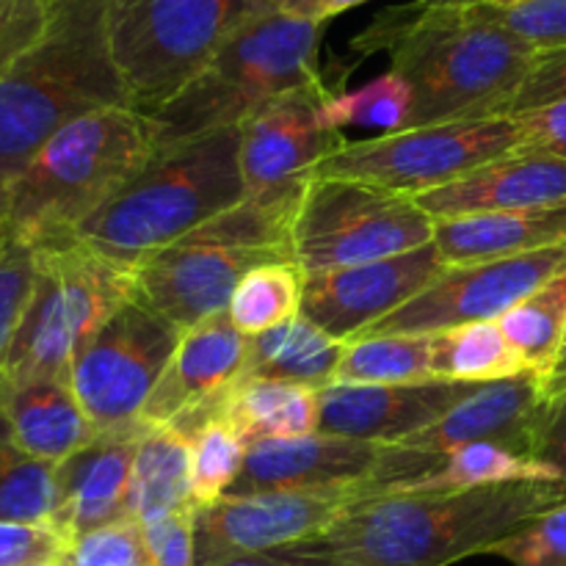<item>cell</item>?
<instances>
[{"label": "cell", "instance_id": "34", "mask_svg": "<svg viewBox=\"0 0 566 566\" xmlns=\"http://www.w3.org/2000/svg\"><path fill=\"white\" fill-rule=\"evenodd\" d=\"M409 111H412L409 86L396 72H385L354 92L332 94L324 105V119L337 133L343 127H374L385 136V133L407 130Z\"/></svg>", "mask_w": 566, "mask_h": 566}, {"label": "cell", "instance_id": "44", "mask_svg": "<svg viewBox=\"0 0 566 566\" xmlns=\"http://www.w3.org/2000/svg\"><path fill=\"white\" fill-rule=\"evenodd\" d=\"M514 119L523 133L520 153H551L566 158V103L525 111Z\"/></svg>", "mask_w": 566, "mask_h": 566}, {"label": "cell", "instance_id": "37", "mask_svg": "<svg viewBox=\"0 0 566 566\" xmlns=\"http://www.w3.org/2000/svg\"><path fill=\"white\" fill-rule=\"evenodd\" d=\"M479 11L539 53L566 48V0H509Z\"/></svg>", "mask_w": 566, "mask_h": 566}, {"label": "cell", "instance_id": "7", "mask_svg": "<svg viewBox=\"0 0 566 566\" xmlns=\"http://www.w3.org/2000/svg\"><path fill=\"white\" fill-rule=\"evenodd\" d=\"M238 149L241 127L158 149L130 186L75 235L105 258L136 269L147 254L180 241L247 199Z\"/></svg>", "mask_w": 566, "mask_h": 566}, {"label": "cell", "instance_id": "32", "mask_svg": "<svg viewBox=\"0 0 566 566\" xmlns=\"http://www.w3.org/2000/svg\"><path fill=\"white\" fill-rule=\"evenodd\" d=\"M304 274L296 263H265L238 282L227 313L241 335L254 337L302 315Z\"/></svg>", "mask_w": 566, "mask_h": 566}, {"label": "cell", "instance_id": "46", "mask_svg": "<svg viewBox=\"0 0 566 566\" xmlns=\"http://www.w3.org/2000/svg\"><path fill=\"white\" fill-rule=\"evenodd\" d=\"M271 11H280L287 17H302V20H321V9H324V0H265Z\"/></svg>", "mask_w": 566, "mask_h": 566}, {"label": "cell", "instance_id": "21", "mask_svg": "<svg viewBox=\"0 0 566 566\" xmlns=\"http://www.w3.org/2000/svg\"><path fill=\"white\" fill-rule=\"evenodd\" d=\"M142 434H97L86 448L55 464V514L50 528L72 542L127 517L133 459Z\"/></svg>", "mask_w": 566, "mask_h": 566}, {"label": "cell", "instance_id": "54", "mask_svg": "<svg viewBox=\"0 0 566 566\" xmlns=\"http://www.w3.org/2000/svg\"><path fill=\"white\" fill-rule=\"evenodd\" d=\"M53 566H59V564H53Z\"/></svg>", "mask_w": 566, "mask_h": 566}, {"label": "cell", "instance_id": "11", "mask_svg": "<svg viewBox=\"0 0 566 566\" xmlns=\"http://www.w3.org/2000/svg\"><path fill=\"white\" fill-rule=\"evenodd\" d=\"M520 149L523 133L514 116H481L346 142L310 177H346L415 199Z\"/></svg>", "mask_w": 566, "mask_h": 566}, {"label": "cell", "instance_id": "18", "mask_svg": "<svg viewBox=\"0 0 566 566\" xmlns=\"http://www.w3.org/2000/svg\"><path fill=\"white\" fill-rule=\"evenodd\" d=\"M547 403H551V392H547V381L539 376L523 374L514 379L492 381V385L475 387V392L459 401L434 426L396 446L418 451L434 468H440L446 451L464 442H495L506 451L534 459Z\"/></svg>", "mask_w": 566, "mask_h": 566}, {"label": "cell", "instance_id": "8", "mask_svg": "<svg viewBox=\"0 0 566 566\" xmlns=\"http://www.w3.org/2000/svg\"><path fill=\"white\" fill-rule=\"evenodd\" d=\"M31 302L0 363L3 385L70 379L77 348L136 298L133 269L105 258L77 235L33 247Z\"/></svg>", "mask_w": 566, "mask_h": 566}, {"label": "cell", "instance_id": "9", "mask_svg": "<svg viewBox=\"0 0 566 566\" xmlns=\"http://www.w3.org/2000/svg\"><path fill=\"white\" fill-rule=\"evenodd\" d=\"M265 0H111L108 42L127 105L153 116Z\"/></svg>", "mask_w": 566, "mask_h": 566}, {"label": "cell", "instance_id": "33", "mask_svg": "<svg viewBox=\"0 0 566 566\" xmlns=\"http://www.w3.org/2000/svg\"><path fill=\"white\" fill-rule=\"evenodd\" d=\"M55 464L22 453L14 442L0 448V523L53 525Z\"/></svg>", "mask_w": 566, "mask_h": 566}, {"label": "cell", "instance_id": "31", "mask_svg": "<svg viewBox=\"0 0 566 566\" xmlns=\"http://www.w3.org/2000/svg\"><path fill=\"white\" fill-rule=\"evenodd\" d=\"M431 335H376L348 343L332 385H429Z\"/></svg>", "mask_w": 566, "mask_h": 566}, {"label": "cell", "instance_id": "41", "mask_svg": "<svg viewBox=\"0 0 566 566\" xmlns=\"http://www.w3.org/2000/svg\"><path fill=\"white\" fill-rule=\"evenodd\" d=\"M193 509L164 514L142 525L144 547L153 566H197L193 562Z\"/></svg>", "mask_w": 566, "mask_h": 566}, {"label": "cell", "instance_id": "45", "mask_svg": "<svg viewBox=\"0 0 566 566\" xmlns=\"http://www.w3.org/2000/svg\"><path fill=\"white\" fill-rule=\"evenodd\" d=\"M536 462L547 464L566 484V385L551 390L545 423L534 448Z\"/></svg>", "mask_w": 566, "mask_h": 566}, {"label": "cell", "instance_id": "40", "mask_svg": "<svg viewBox=\"0 0 566 566\" xmlns=\"http://www.w3.org/2000/svg\"><path fill=\"white\" fill-rule=\"evenodd\" d=\"M48 22V0H0V81L42 39Z\"/></svg>", "mask_w": 566, "mask_h": 566}, {"label": "cell", "instance_id": "14", "mask_svg": "<svg viewBox=\"0 0 566 566\" xmlns=\"http://www.w3.org/2000/svg\"><path fill=\"white\" fill-rule=\"evenodd\" d=\"M357 501H365L363 484L224 495L193 514V562L213 566L313 539Z\"/></svg>", "mask_w": 566, "mask_h": 566}, {"label": "cell", "instance_id": "35", "mask_svg": "<svg viewBox=\"0 0 566 566\" xmlns=\"http://www.w3.org/2000/svg\"><path fill=\"white\" fill-rule=\"evenodd\" d=\"M191 440V497L193 506H208L235 484L247 459V446L224 418H208L188 431Z\"/></svg>", "mask_w": 566, "mask_h": 566}, {"label": "cell", "instance_id": "12", "mask_svg": "<svg viewBox=\"0 0 566 566\" xmlns=\"http://www.w3.org/2000/svg\"><path fill=\"white\" fill-rule=\"evenodd\" d=\"M180 332L138 304H122L72 357L70 387L97 434H142V409Z\"/></svg>", "mask_w": 566, "mask_h": 566}, {"label": "cell", "instance_id": "2", "mask_svg": "<svg viewBox=\"0 0 566 566\" xmlns=\"http://www.w3.org/2000/svg\"><path fill=\"white\" fill-rule=\"evenodd\" d=\"M352 48L390 55V72L412 94L407 130L503 116L539 59L479 9H434L423 0L385 9Z\"/></svg>", "mask_w": 566, "mask_h": 566}, {"label": "cell", "instance_id": "36", "mask_svg": "<svg viewBox=\"0 0 566 566\" xmlns=\"http://www.w3.org/2000/svg\"><path fill=\"white\" fill-rule=\"evenodd\" d=\"M512 566H566V503L536 514L486 551Z\"/></svg>", "mask_w": 566, "mask_h": 566}, {"label": "cell", "instance_id": "43", "mask_svg": "<svg viewBox=\"0 0 566 566\" xmlns=\"http://www.w3.org/2000/svg\"><path fill=\"white\" fill-rule=\"evenodd\" d=\"M556 103H566V48L539 53L534 70L514 94L503 116H517Z\"/></svg>", "mask_w": 566, "mask_h": 566}, {"label": "cell", "instance_id": "22", "mask_svg": "<svg viewBox=\"0 0 566 566\" xmlns=\"http://www.w3.org/2000/svg\"><path fill=\"white\" fill-rule=\"evenodd\" d=\"M431 219L506 213L566 205V158L551 153H514L473 175L415 197Z\"/></svg>", "mask_w": 566, "mask_h": 566}, {"label": "cell", "instance_id": "10", "mask_svg": "<svg viewBox=\"0 0 566 566\" xmlns=\"http://www.w3.org/2000/svg\"><path fill=\"white\" fill-rule=\"evenodd\" d=\"M431 219L412 197L346 177H310L291 230L304 276L398 258L434 241Z\"/></svg>", "mask_w": 566, "mask_h": 566}, {"label": "cell", "instance_id": "39", "mask_svg": "<svg viewBox=\"0 0 566 566\" xmlns=\"http://www.w3.org/2000/svg\"><path fill=\"white\" fill-rule=\"evenodd\" d=\"M33 280H36L33 247L9 238V247L0 258V363L31 302Z\"/></svg>", "mask_w": 566, "mask_h": 566}, {"label": "cell", "instance_id": "50", "mask_svg": "<svg viewBox=\"0 0 566 566\" xmlns=\"http://www.w3.org/2000/svg\"><path fill=\"white\" fill-rule=\"evenodd\" d=\"M9 208H11V191H9V180L0 175V227L6 224L9 219Z\"/></svg>", "mask_w": 566, "mask_h": 566}, {"label": "cell", "instance_id": "49", "mask_svg": "<svg viewBox=\"0 0 566 566\" xmlns=\"http://www.w3.org/2000/svg\"><path fill=\"white\" fill-rule=\"evenodd\" d=\"M423 3L434 9H479V6H492L501 0H423Z\"/></svg>", "mask_w": 566, "mask_h": 566}, {"label": "cell", "instance_id": "38", "mask_svg": "<svg viewBox=\"0 0 566 566\" xmlns=\"http://www.w3.org/2000/svg\"><path fill=\"white\" fill-rule=\"evenodd\" d=\"M59 566H153L144 547L142 525L133 517L116 520L66 542Z\"/></svg>", "mask_w": 566, "mask_h": 566}, {"label": "cell", "instance_id": "23", "mask_svg": "<svg viewBox=\"0 0 566 566\" xmlns=\"http://www.w3.org/2000/svg\"><path fill=\"white\" fill-rule=\"evenodd\" d=\"M0 412L9 423L11 442L39 462H64L97 437L70 379L0 381Z\"/></svg>", "mask_w": 566, "mask_h": 566}, {"label": "cell", "instance_id": "20", "mask_svg": "<svg viewBox=\"0 0 566 566\" xmlns=\"http://www.w3.org/2000/svg\"><path fill=\"white\" fill-rule=\"evenodd\" d=\"M387 448L381 442L348 440L335 434L265 440L247 448V459L227 495H254L274 490H324L368 484Z\"/></svg>", "mask_w": 566, "mask_h": 566}, {"label": "cell", "instance_id": "17", "mask_svg": "<svg viewBox=\"0 0 566 566\" xmlns=\"http://www.w3.org/2000/svg\"><path fill=\"white\" fill-rule=\"evenodd\" d=\"M249 337L235 329L230 313H219L180 332L175 354L142 409V431L175 426L182 434L219 415V403L241 379Z\"/></svg>", "mask_w": 566, "mask_h": 566}, {"label": "cell", "instance_id": "24", "mask_svg": "<svg viewBox=\"0 0 566 566\" xmlns=\"http://www.w3.org/2000/svg\"><path fill=\"white\" fill-rule=\"evenodd\" d=\"M434 243L448 265L539 252L566 243V205L437 219Z\"/></svg>", "mask_w": 566, "mask_h": 566}, {"label": "cell", "instance_id": "16", "mask_svg": "<svg viewBox=\"0 0 566 566\" xmlns=\"http://www.w3.org/2000/svg\"><path fill=\"white\" fill-rule=\"evenodd\" d=\"M332 94L337 88L326 81L296 88L243 122L238 160L247 197L304 186L315 166L348 142L324 119Z\"/></svg>", "mask_w": 566, "mask_h": 566}, {"label": "cell", "instance_id": "53", "mask_svg": "<svg viewBox=\"0 0 566 566\" xmlns=\"http://www.w3.org/2000/svg\"><path fill=\"white\" fill-rule=\"evenodd\" d=\"M501 3H509V0H501Z\"/></svg>", "mask_w": 566, "mask_h": 566}, {"label": "cell", "instance_id": "4", "mask_svg": "<svg viewBox=\"0 0 566 566\" xmlns=\"http://www.w3.org/2000/svg\"><path fill=\"white\" fill-rule=\"evenodd\" d=\"M155 153L153 119L127 105L70 122L9 182L6 232L28 247L72 238L130 186Z\"/></svg>", "mask_w": 566, "mask_h": 566}, {"label": "cell", "instance_id": "15", "mask_svg": "<svg viewBox=\"0 0 566 566\" xmlns=\"http://www.w3.org/2000/svg\"><path fill=\"white\" fill-rule=\"evenodd\" d=\"M448 263L434 241L398 258L304 276L302 315L337 340H357L431 285Z\"/></svg>", "mask_w": 566, "mask_h": 566}, {"label": "cell", "instance_id": "42", "mask_svg": "<svg viewBox=\"0 0 566 566\" xmlns=\"http://www.w3.org/2000/svg\"><path fill=\"white\" fill-rule=\"evenodd\" d=\"M66 539L50 525L0 523V566H53Z\"/></svg>", "mask_w": 566, "mask_h": 566}, {"label": "cell", "instance_id": "26", "mask_svg": "<svg viewBox=\"0 0 566 566\" xmlns=\"http://www.w3.org/2000/svg\"><path fill=\"white\" fill-rule=\"evenodd\" d=\"M346 348V340L326 335L313 321L298 315L276 329L249 337L247 363L238 381L271 379L324 390L335 381Z\"/></svg>", "mask_w": 566, "mask_h": 566}, {"label": "cell", "instance_id": "52", "mask_svg": "<svg viewBox=\"0 0 566 566\" xmlns=\"http://www.w3.org/2000/svg\"><path fill=\"white\" fill-rule=\"evenodd\" d=\"M6 247H9V232H6V224L0 227V258H3Z\"/></svg>", "mask_w": 566, "mask_h": 566}, {"label": "cell", "instance_id": "51", "mask_svg": "<svg viewBox=\"0 0 566 566\" xmlns=\"http://www.w3.org/2000/svg\"><path fill=\"white\" fill-rule=\"evenodd\" d=\"M562 385H566V346H564L562 363H558L556 374H553V379L547 381V392H551V390H556V387H562Z\"/></svg>", "mask_w": 566, "mask_h": 566}, {"label": "cell", "instance_id": "13", "mask_svg": "<svg viewBox=\"0 0 566 566\" xmlns=\"http://www.w3.org/2000/svg\"><path fill=\"white\" fill-rule=\"evenodd\" d=\"M562 276H566V243L514 258L448 265L426 291L370 326L363 337L434 335L448 326L497 321Z\"/></svg>", "mask_w": 566, "mask_h": 566}, {"label": "cell", "instance_id": "47", "mask_svg": "<svg viewBox=\"0 0 566 566\" xmlns=\"http://www.w3.org/2000/svg\"><path fill=\"white\" fill-rule=\"evenodd\" d=\"M213 566H298L287 558H282L280 553H249V556H235V558H224V562L213 564Z\"/></svg>", "mask_w": 566, "mask_h": 566}, {"label": "cell", "instance_id": "27", "mask_svg": "<svg viewBox=\"0 0 566 566\" xmlns=\"http://www.w3.org/2000/svg\"><path fill=\"white\" fill-rule=\"evenodd\" d=\"M564 484L547 464L520 457L495 442H464L442 457L440 468L415 479L396 481L376 495H451L503 484ZM374 495V497H376Z\"/></svg>", "mask_w": 566, "mask_h": 566}, {"label": "cell", "instance_id": "5", "mask_svg": "<svg viewBox=\"0 0 566 566\" xmlns=\"http://www.w3.org/2000/svg\"><path fill=\"white\" fill-rule=\"evenodd\" d=\"M310 182V180H307ZM304 186L247 197L133 269L136 302L186 332L224 313L238 282L265 263H293L291 230Z\"/></svg>", "mask_w": 566, "mask_h": 566}, {"label": "cell", "instance_id": "3", "mask_svg": "<svg viewBox=\"0 0 566 566\" xmlns=\"http://www.w3.org/2000/svg\"><path fill=\"white\" fill-rule=\"evenodd\" d=\"M48 3V31L0 81V175L9 182L64 125L127 105L108 42L111 0Z\"/></svg>", "mask_w": 566, "mask_h": 566}, {"label": "cell", "instance_id": "19", "mask_svg": "<svg viewBox=\"0 0 566 566\" xmlns=\"http://www.w3.org/2000/svg\"><path fill=\"white\" fill-rule=\"evenodd\" d=\"M481 385H329L321 390V434L396 446L446 418Z\"/></svg>", "mask_w": 566, "mask_h": 566}, {"label": "cell", "instance_id": "28", "mask_svg": "<svg viewBox=\"0 0 566 566\" xmlns=\"http://www.w3.org/2000/svg\"><path fill=\"white\" fill-rule=\"evenodd\" d=\"M193 509L191 440L175 426L147 429L133 459L127 517L136 523Z\"/></svg>", "mask_w": 566, "mask_h": 566}, {"label": "cell", "instance_id": "48", "mask_svg": "<svg viewBox=\"0 0 566 566\" xmlns=\"http://www.w3.org/2000/svg\"><path fill=\"white\" fill-rule=\"evenodd\" d=\"M368 3V0H324V9H321V20L329 22L332 17L343 14L348 9H357V6Z\"/></svg>", "mask_w": 566, "mask_h": 566}, {"label": "cell", "instance_id": "1", "mask_svg": "<svg viewBox=\"0 0 566 566\" xmlns=\"http://www.w3.org/2000/svg\"><path fill=\"white\" fill-rule=\"evenodd\" d=\"M566 503V484H503L451 495H376L313 539L282 547L298 566H448L486 553L536 514Z\"/></svg>", "mask_w": 566, "mask_h": 566}, {"label": "cell", "instance_id": "6", "mask_svg": "<svg viewBox=\"0 0 566 566\" xmlns=\"http://www.w3.org/2000/svg\"><path fill=\"white\" fill-rule=\"evenodd\" d=\"M326 22L265 11L221 42L208 64L149 119L158 149L232 130L296 88L324 83Z\"/></svg>", "mask_w": 566, "mask_h": 566}, {"label": "cell", "instance_id": "25", "mask_svg": "<svg viewBox=\"0 0 566 566\" xmlns=\"http://www.w3.org/2000/svg\"><path fill=\"white\" fill-rule=\"evenodd\" d=\"M219 418L232 426L243 446L296 440L318 431L321 390L291 381H238L219 403Z\"/></svg>", "mask_w": 566, "mask_h": 566}, {"label": "cell", "instance_id": "29", "mask_svg": "<svg viewBox=\"0 0 566 566\" xmlns=\"http://www.w3.org/2000/svg\"><path fill=\"white\" fill-rule=\"evenodd\" d=\"M431 370L437 381L459 385H492L528 374L497 321H473L434 332Z\"/></svg>", "mask_w": 566, "mask_h": 566}, {"label": "cell", "instance_id": "30", "mask_svg": "<svg viewBox=\"0 0 566 566\" xmlns=\"http://www.w3.org/2000/svg\"><path fill=\"white\" fill-rule=\"evenodd\" d=\"M497 326L525 370L551 381L566 346V276L501 315Z\"/></svg>", "mask_w": 566, "mask_h": 566}]
</instances>
